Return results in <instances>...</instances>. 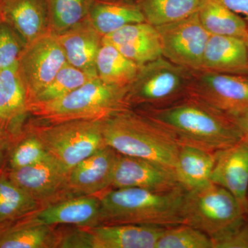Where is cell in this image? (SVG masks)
I'll list each match as a JSON object with an SVG mask.
<instances>
[{"label":"cell","instance_id":"15","mask_svg":"<svg viewBox=\"0 0 248 248\" xmlns=\"http://www.w3.org/2000/svg\"><path fill=\"white\" fill-rule=\"evenodd\" d=\"M210 182L226 188L239 201L246 213L248 192V143L244 140L215 152Z\"/></svg>","mask_w":248,"mask_h":248},{"label":"cell","instance_id":"26","mask_svg":"<svg viewBox=\"0 0 248 248\" xmlns=\"http://www.w3.org/2000/svg\"><path fill=\"white\" fill-rule=\"evenodd\" d=\"M208 0H137L146 22L154 27L197 14Z\"/></svg>","mask_w":248,"mask_h":248},{"label":"cell","instance_id":"8","mask_svg":"<svg viewBox=\"0 0 248 248\" xmlns=\"http://www.w3.org/2000/svg\"><path fill=\"white\" fill-rule=\"evenodd\" d=\"M67 63L58 36L51 31L24 47L18 69L27 91L28 104Z\"/></svg>","mask_w":248,"mask_h":248},{"label":"cell","instance_id":"31","mask_svg":"<svg viewBox=\"0 0 248 248\" xmlns=\"http://www.w3.org/2000/svg\"><path fill=\"white\" fill-rule=\"evenodd\" d=\"M11 143L14 145L10 153V170L31 166L50 155L40 140L26 128L25 133L21 130Z\"/></svg>","mask_w":248,"mask_h":248},{"label":"cell","instance_id":"11","mask_svg":"<svg viewBox=\"0 0 248 248\" xmlns=\"http://www.w3.org/2000/svg\"><path fill=\"white\" fill-rule=\"evenodd\" d=\"M164 228L136 224L79 228L69 233L67 245L72 248H155Z\"/></svg>","mask_w":248,"mask_h":248},{"label":"cell","instance_id":"23","mask_svg":"<svg viewBox=\"0 0 248 248\" xmlns=\"http://www.w3.org/2000/svg\"><path fill=\"white\" fill-rule=\"evenodd\" d=\"M215 163V152L182 144L174 170L178 182L186 190L205 185L210 182Z\"/></svg>","mask_w":248,"mask_h":248},{"label":"cell","instance_id":"39","mask_svg":"<svg viewBox=\"0 0 248 248\" xmlns=\"http://www.w3.org/2000/svg\"><path fill=\"white\" fill-rule=\"evenodd\" d=\"M246 215L248 217V192L247 196V203H246Z\"/></svg>","mask_w":248,"mask_h":248},{"label":"cell","instance_id":"14","mask_svg":"<svg viewBox=\"0 0 248 248\" xmlns=\"http://www.w3.org/2000/svg\"><path fill=\"white\" fill-rule=\"evenodd\" d=\"M118 153L106 146L77 164L71 170L68 186L72 193L98 195L108 190Z\"/></svg>","mask_w":248,"mask_h":248},{"label":"cell","instance_id":"24","mask_svg":"<svg viewBox=\"0 0 248 248\" xmlns=\"http://www.w3.org/2000/svg\"><path fill=\"white\" fill-rule=\"evenodd\" d=\"M198 15L201 24L210 35L228 36L247 40V22L218 0H208Z\"/></svg>","mask_w":248,"mask_h":248},{"label":"cell","instance_id":"35","mask_svg":"<svg viewBox=\"0 0 248 248\" xmlns=\"http://www.w3.org/2000/svg\"><path fill=\"white\" fill-rule=\"evenodd\" d=\"M235 14L244 18L248 24V0H218Z\"/></svg>","mask_w":248,"mask_h":248},{"label":"cell","instance_id":"4","mask_svg":"<svg viewBox=\"0 0 248 248\" xmlns=\"http://www.w3.org/2000/svg\"><path fill=\"white\" fill-rule=\"evenodd\" d=\"M128 86H119L93 78L64 97L45 104H31L28 111L47 124L73 120H104L130 108Z\"/></svg>","mask_w":248,"mask_h":248},{"label":"cell","instance_id":"28","mask_svg":"<svg viewBox=\"0 0 248 248\" xmlns=\"http://www.w3.org/2000/svg\"><path fill=\"white\" fill-rule=\"evenodd\" d=\"M116 48L140 66L162 56L157 31L151 24L139 27L122 45Z\"/></svg>","mask_w":248,"mask_h":248},{"label":"cell","instance_id":"16","mask_svg":"<svg viewBox=\"0 0 248 248\" xmlns=\"http://www.w3.org/2000/svg\"><path fill=\"white\" fill-rule=\"evenodd\" d=\"M100 213L101 202L97 195H81L49 204L31 216L48 226L65 224L92 228L101 225Z\"/></svg>","mask_w":248,"mask_h":248},{"label":"cell","instance_id":"20","mask_svg":"<svg viewBox=\"0 0 248 248\" xmlns=\"http://www.w3.org/2000/svg\"><path fill=\"white\" fill-rule=\"evenodd\" d=\"M201 70L248 75L246 41L228 36L210 35L204 50Z\"/></svg>","mask_w":248,"mask_h":248},{"label":"cell","instance_id":"10","mask_svg":"<svg viewBox=\"0 0 248 248\" xmlns=\"http://www.w3.org/2000/svg\"><path fill=\"white\" fill-rule=\"evenodd\" d=\"M189 97L234 115L248 108V75L193 71Z\"/></svg>","mask_w":248,"mask_h":248},{"label":"cell","instance_id":"17","mask_svg":"<svg viewBox=\"0 0 248 248\" xmlns=\"http://www.w3.org/2000/svg\"><path fill=\"white\" fill-rule=\"evenodd\" d=\"M58 36L68 64L92 78H97L96 60L103 36L88 19Z\"/></svg>","mask_w":248,"mask_h":248},{"label":"cell","instance_id":"7","mask_svg":"<svg viewBox=\"0 0 248 248\" xmlns=\"http://www.w3.org/2000/svg\"><path fill=\"white\" fill-rule=\"evenodd\" d=\"M246 215L239 201L224 187L211 182L186 190L181 208L182 224L218 237Z\"/></svg>","mask_w":248,"mask_h":248},{"label":"cell","instance_id":"18","mask_svg":"<svg viewBox=\"0 0 248 248\" xmlns=\"http://www.w3.org/2000/svg\"><path fill=\"white\" fill-rule=\"evenodd\" d=\"M1 20L25 46L50 31L46 0H4Z\"/></svg>","mask_w":248,"mask_h":248},{"label":"cell","instance_id":"36","mask_svg":"<svg viewBox=\"0 0 248 248\" xmlns=\"http://www.w3.org/2000/svg\"><path fill=\"white\" fill-rule=\"evenodd\" d=\"M231 117L241 131L242 140L248 143V108Z\"/></svg>","mask_w":248,"mask_h":248},{"label":"cell","instance_id":"27","mask_svg":"<svg viewBox=\"0 0 248 248\" xmlns=\"http://www.w3.org/2000/svg\"><path fill=\"white\" fill-rule=\"evenodd\" d=\"M42 208L37 201L16 185L7 174L0 173V223L19 219Z\"/></svg>","mask_w":248,"mask_h":248},{"label":"cell","instance_id":"38","mask_svg":"<svg viewBox=\"0 0 248 248\" xmlns=\"http://www.w3.org/2000/svg\"><path fill=\"white\" fill-rule=\"evenodd\" d=\"M4 0H0V22L1 21L2 16L3 6H4Z\"/></svg>","mask_w":248,"mask_h":248},{"label":"cell","instance_id":"1","mask_svg":"<svg viewBox=\"0 0 248 248\" xmlns=\"http://www.w3.org/2000/svg\"><path fill=\"white\" fill-rule=\"evenodd\" d=\"M136 110L174 134L182 144L215 153L242 140L231 116L194 97L184 98L161 108Z\"/></svg>","mask_w":248,"mask_h":248},{"label":"cell","instance_id":"6","mask_svg":"<svg viewBox=\"0 0 248 248\" xmlns=\"http://www.w3.org/2000/svg\"><path fill=\"white\" fill-rule=\"evenodd\" d=\"M103 120H73L26 127L42 142L49 155L68 170L107 146Z\"/></svg>","mask_w":248,"mask_h":248},{"label":"cell","instance_id":"5","mask_svg":"<svg viewBox=\"0 0 248 248\" xmlns=\"http://www.w3.org/2000/svg\"><path fill=\"white\" fill-rule=\"evenodd\" d=\"M192 73L163 56L143 65L128 86L129 108H161L189 97Z\"/></svg>","mask_w":248,"mask_h":248},{"label":"cell","instance_id":"30","mask_svg":"<svg viewBox=\"0 0 248 248\" xmlns=\"http://www.w3.org/2000/svg\"><path fill=\"white\" fill-rule=\"evenodd\" d=\"M93 78H92L67 63L55 78L31 99L28 107L31 104H45L60 99Z\"/></svg>","mask_w":248,"mask_h":248},{"label":"cell","instance_id":"3","mask_svg":"<svg viewBox=\"0 0 248 248\" xmlns=\"http://www.w3.org/2000/svg\"><path fill=\"white\" fill-rule=\"evenodd\" d=\"M185 189L167 192L141 188H119L98 195L100 222L104 224H136L169 227L182 224L181 208Z\"/></svg>","mask_w":248,"mask_h":248},{"label":"cell","instance_id":"32","mask_svg":"<svg viewBox=\"0 0 248 248\" xmlns=\"http://www.w3.org/2000/svg\"><path fill=\"white\" fill-rule=\"evenodd\" d=\"M155 248H213L211 238L186 224L165 228Z\"/></svg>","mask_w":248,"mask_h":248},{"label":"cell","instance_id":"2","mask_svg":"<svg viewBox=\"0 0 248 248\" xmlns=\"http://www.w3.org/2000/svg\"><path fill=\"white\" fill-rule=\"evenodd\" d=\"M107 146L174 170L182 143L174 134L141 112L124 109L103 120Z\"/></svg>","mask_w":248,"mask_h":248},{"label":"cell","instance_id":"33","mask_svg":"<svg viewBox=\"0 0 248 248\" xmlns=\"http://www.w3.org/2000/svg\"><path fill=\"white\" fill-rule=\"evenodd\" d=\"M26 46L9 24L0 22V70L17 64Z\"/></svg>","mask_w":248,"mask_h":248},{"label":"cell","instance_id":"41","mask_svg":"<svg viewBox=\"0 0 248 248\" xmlns=\"http://www.w3.org/2000/svg\"><path fill=\"white\" fill-rule=\"evenodd\" d=\"M124 1H136L137 0H124Z\"/></svg>","mask_w":248,"mask_h":248},{"label":"cell","instance_id":"21","mask_svg":"<svg viewBox=\"0 0 248 248\" xmlns=\"http://www.w3.org/2000/svg\"><path fill=\"white\" fill-rule=\"evenodd\" d=\"M28 112L27 91L18 63L0 70V124L15 136L22 130Z\"/></svg>","mask_w":248,"mask_h":248},{"label":"cell","instance_id":"19","mask_svg":"<svg viewBox=\"0 0 248 248\" xmlns=\"http://www.w3.org/2000/svg\"><path fill=\"white\" fill-rule=\"evenodd\" d=\"M62 233L31 215L0 223V248H60Z\"/></svg>","mask_w":248,"mask_h":248},{"label":"cell","instance_id":"34","mask_svg":"<svg viewBox=\"0 0 248 248\" xmlns=\"http://www.w3.org/2000/svg\"><path fill=\"white\" fill-rule=\"evenodd\" d=\"M212 241L213 248H248V217L245 215Z\"/></svg>","mask_w":248,"mask_h":248},{"label":"cell","instance_id":"22","mask_svg":"<svg viewBox=\"0 0 248 248\" xmlns=\"http://www.w3.org/2000/svg\"><path fill=\"white\" fill-rule=\"evenodd\" d=\"M88 20L104 36L134 23L146 22L136 1L93 0Z\"/></svg>","mask_w":248,"mask_h":248},{"label":"cell","instance_id":"9","mask_svg":"<svg viewBox=\"0 0 248 248\" xmlns=\"http://www.w3.org/2000/svg\"><path fill=\"white\" fill-rule=\"evenodd\" d=\"M155 27L164 58L191 71L202 69L204 50L210 35L201 24L198 13Z\"/></svg>","mask_w":248,"mask_h":248},{"label":"cell","instance_id":"29","mask_svg":"<svg viewBox=\"0 0 248 248\" xmlns=\"http://www.w3.org/2000/svg\"><path fill=\"white\" fill-rule=\"evenodd\" d=\"M93 0H46L50 29L56 35L87 19Z\"/></svg>","mask_w":248,"mask_h":248},{"label":"cell","instance_id":"25","mask_svg":"<svg viewBox=\"0 0 248 248\" xmlns=\"http://www.w3.org/2000/svg\"><path fill=\"white\" fill-rule=\"evenodd\" d=\"M140 67L116 47L102 42L96 60V71L97 78L104 82L128 86L136 78Z\"/></svg>","mask_w":248,"mask_h":248},{"label":"cell","instance_id":"12","mask_svg":"<svg viewBox=\"0 0 248 248\" xmlns=\"http://www.w3.org/2000/svg\"><path fill=\"white\" fill-rule=\"evenodd\" d=\"M69 172L49 155L31 166L10 170L7 175L43 208L73 194L68 186Z\"/></svg>","mask_w":248,"mask_h":248},{"label":"cell","instance_id":"40","mask_svg":"<svg viewBox=\"0 0 248 248\" xmlns=\"http://www.w3.org/2000/svg\"><path fill=\"white\" fill-rule=\"evenodd\" d=\"M246 44H247L248 50V37L247 40H246Z\"/></svg>","mask_w":248,"mask_h":248},{"label":"cell","instance_id":"13","mask_svg":"<svg viewBox=\"0 0 248 248\" xmlns=\"http://www.w3.org/2000/svg\"><path fill=\"white\" fill-rule=\"evenodd\" d=\"M180 186L172 170L150 160L118 153L110 186L112 189L133 187L167 192Z\"/></svg>","mask_w":248,"mask_h":248},{"label":"cell","instance_id":"37","mask_svg":"<svg viewBox=\"0 0 248 248\" xmlns=\"http://www.w3.org/2000/svg\"><path fill=\"white\" fill-rule=\"evenodd\" d=\"M12 140V135L2 124H0V169L2 164L5 151L11 145Z\"/></svg>","mask_w":248,"mask_h":248}]
</instances>
